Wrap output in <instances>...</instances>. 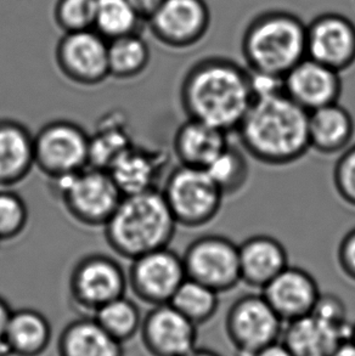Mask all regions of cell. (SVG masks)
<instances>
[{"mask_svg":"<svg viewBox=\"0 0 355 356\" xmlns=\"http://www.w3.org/2000/svg\"><path fill=\"white\" fill-rule=\"evenodd\" d=\"M280 341L294 356H331L348 339L309 315L285 323Z\"/></svg>","mask_w":355,"mask_h":356,"instance_id":"cell-25","label":"cell"},{"mask_svg":"<svg viewBox=\"0 0 355 356\" xmlns=\"http://www.w3.org/2000/svg\"><path fill=\"white\" fill-rule=\"evenodd\" d=\"M34 168L33 135L19 120H0V188L24 181Z\"/></svg>","mask_w":355,"mask_h":356,"instance_id":"cell-21","label":"cell"},{"mask_svg":"<svg viewBox=\"0 0 355 356\" xmlns=\"http://www.w3.org/2000/svg\"><path fill=\"white\" fill-rule=\"evenodd\" d=\"M248 157L240 145L230 143L206 169L226 197L241 193L248 183L251 174Z\"/></svg>","mask_w":355,"mask_h":356,"instance_id":"cell-30","label":"cell"},{"mask_svg":"<svg viewBox=\"0 0 355 356\" xmlns=\"http://www.w3.org/2000/svg\"><path fill=\"white\" fill-rule=\"evenodd\" d=\"M150 60L149 44L140 33L128 34L109 40L110 77L123 81L138 77L145 72Z\"/></svg>","mask_w":355,"mask_h":356,"instance_id":"cell-27","label":"cell"},{"mask_svg":"<svg viewBox=\"0 0 355 356\" xmlns=\"http://www.w3.org/2000/svg\"><path fill=\"white\" fill-rule=\"evenodd\" d=\"M241 284L262 291L288 263L285 245L273 236L255 235L239 245Z\"/></svg>","mask_w":355,"mask_h":356,"instance_id":"cell-19","label":"cell"},{"mask_svg":"<svg viewBox=\"0 0 355 356\" xmlns=\"http://www.w3.org/2000/svg\"><path fill=\"white\" fill-rule=\"evenodd\" d=\"M253 356H294L281 341L273 343Z\"/></svg>","mask_w":355,"mask_h":356,"instance_id":"cell-40","label":"cell"},{"mask_svg":"<svg viewBox=\"0 0 355 356\" xmlns=\"http://www.w3.org/2000/svg\"><path fill=\"white\" fill-rule=\"evenodd\" d=\"M337 263L342 274L355 284V227L342 237L337 247Z\"/></svg>","mask_w":355,"mask_h":356,"instance_id":"cell-37","label":"cell"},{"mask_svg":"<svg viewBox=\"0 0 355 356\" xmlns=\"http://www.w3.org/2000/svg\"><path fill=\"white\" fill-rule=\"evenodd\" d=\"M309 113L283 94L255 99L236 129L250 157L270 167L296 163L310 151Z\"/></svg>","mask_w":355,"mask_h":356,"instance_id":"cell-2","label":"cell"},{"mask_svg":"<svg viewBox=\"0 0 355 356\" xmlns=\"http://www.w3.org/2000/svg\"><path fill=\"white\" fill-rule=\"evenodd\" d=\"M332 181L342 201L355 208V144L338 156L333 167Z\"/></svg>","mask_w":355,"mask_h":356,"instance_id":"cell-34","label":"cell"},{"mask_svg":"<svg viewBox=\"0 0 355 356\" xmlns=\"http://www.w3.org/2000/svg\"><path fill=\"white\" fill-rule=\"evenodd\" d=\"M27 203L10 188H0V243L19 238L29 227Z\"/></svg>","mask_w":355,"mask_h":356,"instance_id":"cell-32","label":"cell"},{"mask_svg":"<svg viewBox=\"0 0 355 356\" xmlns=\"http://www.w3.org/2000/svg\"><path fill=\"white\" fill-rule=\"evenodd\" d=\"M127 289L128 275L120 261L101 253L78 260L68 281L70 300L82 316H94L104 305L125 296Z\"/></svg>","mask_w":355,"mask_h":356,"instance_id":"cell-7","label":"cell"},{"mask_svg":"<svg viewBox=\"0 0 355 356\" xmlns=\"http://www.w3.org/2000/svg\"><path fill=\"white\" fill-rule=\"evenodd\" d=\"M260 293L285 323L312 315L322 296L314 276L293 265H288Z\"/></svg>","mask_w":355,"mask_h":356,"instance_id":"cell-17","label":"cell"},{"mask_svg":"<svg viewBox=\"0 0 355 356\" xmlns=\"http://www.w3.org/2000/svg\"><path fill=\"white\" fill-rule=\"evenodd\" d=\"M166 163L164 152L133 144L113 161L107 172L122 196H129L159 188Z\"/></svg>","mask_w":355,"mask_h":356,"instance_id":"cell-18","label":"cell"},{"mask_svg":"<svg viewBox=\"0 0 355 356\" xmlns=\"http://www.w3.org/2000/svg\"><path fill=\"white\" fill-rule=\"evenodd\" d=\"M127 275L128 287L150 308L171 303L178 289L187 280L182 255L169 247L132 260Z\"/></svg>","mask_w":355,"mask_h":356,"instance_id":"cell-11","label":"cell"},{"mask_svg":"<svg viewBox=\"0 0 355 356\" xmlns=\"http://www.w3.org/2000/svg\"><path fill=\"white\" fill-rule=\"evenodd\" d=\"M312 315L349 341L352 323L348 321L346 304L340 297L335 294L322 293Z\"/></svg>","mask_w":355,"mask_h":356,"instance_id":"cell-35","label":"cell"},{"mask_svg":"<svg viewBox=\"0 0 355 356\" xmlns=\"http://www.w3.org/2000/svg\"><path fill=\"white\" fill-rule=\"evenodd\" d=\"M182 356H223L221 353L216 352V350H213V349H210V348H200L196 347L194 348L192 350L187 353L185 355Z\"/></svg>","mask_w":355,"mask_h":356,"instance_id":"cell-42","label":"cell"},{"mask_svg":"<svg viewBox=\"0 0 355 356\" xmlns=\"http://www.w3.org/2000/svg\"><path fill=\"white\" fill-rule=\"evenodd\" d=\"M55 60L60 72L81 87H96L110 77L109 40L94 29L63 33Z\"/></svg>","mask_w":355,"mask_h":356,"instance_id":"cell-12","label":"cell"},{"mask_svg":"<svg viewBox=\"0 0 355 356\" xmlns=\"http://www.w3.org/2000/svg\"><path fill=\"white\" fill-rule=\"evenodd\" d=\"M349 341L355 346V323H352L351 337H349Z\"/></svg>","mask_w":355,"mask_h":356,"instance_id":"cell-43","label":"cell"},{"mask_svg":"<svg viewBox=\"0 0 355 356\" xmlns=\"http://www.w3.org/2000/svg\"><path fill=\"white\" fill-rule=\"evenodd\" d=\"M143 24L129 0H95L93 29L107 40L139 33Z\"/></svg>","mask_w":355,"mask_h":356,"instance_id":"cell-28","label":"cell"},{"mask_svg":"<svg viewBox=\"0 0 355 356\" xmlns=\"http://www.w3.org/2000/svg\"><path fill=\"white\" fill-rule=\"evenodd\" d=\"M309 146L322 156H340L354 139L355 123L351 112L340 102L309 113Z\"/></svg>","mask_w":355,"mask_h":356,"instance_id":"cell-22","label":"cell"},{"mask_svg":"<svg viewBox=\"0 0 355 356\" xmlns=\"http://www.w3.org/2000/svg\"><path fill=\"white\" fill-rule=\"evenodd\" d=\"M307 58L337 72L355 65V24L347 16L326 13L307 24Z\"/></svg>","mask_w":355,"mask_h":356,"instance_id":"cell-14","label":"cell"},{"mask_svg":"<svg viewBox=\"0 0 355 356\" xmlns=\"http://www.w3.org/2000/svg\"><path fill=\"white\" fill-rule=\"evenodd\" d=\"M219 296L206 284L187 277L169 304L198 327L216 316L219 309Z\"/></svg>","mask_w":355,"mask_h":356,"instance_id":"cell-29","label":"cell"},{"mask_svg":"<svg viewBox=\"0 0 355 356\" xmlns=\"http://www.w3.org/2000/svg\"><path fill=\"white\" fill-rule=\"evenodd\" d=\"M331 356H355V346L351 341L342 343Z\"/></svg>","mask_w":355,"mask_h":356,"instance_id":"cell-41","label":"cell"},{"mask_svg":"<svg viewBox=\"0 0 355 356\" xmlns=\"http://www.w3.org/2000/svg\"><path fill=\"white\" fill-rule=\"evenodd\" d=\"M250 72L251 90L253 99L274 97L283 94V77L268 73Z\"/></svg>","mask_w":355,"mask_h":356,"instance_id":"cell-36","label":"cell"},{"mask_svg":"<svg viewBox=\"0 0 355 356\" xmlns=\"http://www.w3.org/2000/svg\"><path fill=\"white\" fill-rule=\"evenodd\" d=\"M307 24L297 15L270 10L246 27L241 50L247 70L285 77L307 58Z\"/></svg>","mask_w":355,"mask_h":356,"instance_id":"cell-4","label":"cell"},{"mask_svg":"<svg viewBox=\"0 0 355 356\" xmlns=\"http://www.w3.org/2000/svg\"><path fill=\"white\" fill-rule=\"evenodd\" d=\"M143 318L139 307L125 296L106 304L94 314L101 327L122 346L139 336Z\"/></svg>","mask_w":355,"mask_h":356,"instance_id":"cell-31","label":"cell"},{"mask_svg":"<svg viewBox=\"0 0 355 356\" xmlns=\"http://www.w3.org/2000/svg\"><path fill=\"white\" fill-rule=\"evenodd\" d=\"M33 139L34 167L48 179L76 173L89 165V134L72 120H52Z\"/></svg>","mask_w":355,"mask_h":356,"instance_id":"cell-9","label":"cell"},{"mask_svg":"<svg viewBox=\"0 0 355 356\" xmlns=\"http://www.w3.org/2000/svg\"><path fill=\"white\" fill-rule=\"evenodd\" d=\"M228 135L216 127L187 118L174 133V156L182 165L207 169L230 144Z\"/></svg>","mask_w":355,"mask_h":356,"instance_id":"cell-20","label":"cell"},{"mask_svg":"<svg viewBox=\"0 0 355 356\" xmlns=\"http://www.w3.org/2000/svg\"><path fill=\"white\" fill-rule=\"evenodd\" d=\"M11 313L13 309L10 308L9 303L0 296V356H10L5 346L4 338Z\"/></svg>","mask_w":355,"mask_h":356,"instance_id":"cell-38","label":"cell"},{"mask_svg":"<svg viewBox=\"0 0 355 356\" xmlns=\"http://www.w3.org/2000/svg\"><path fill=\"white\" fill-rule=\"evenodd\" d=\"M283 323L265 296L248 293L236 299L226 312L224 331L236 356H253L283 336Z\"/></svg>","mask_w":355,"mask_h":356,"instance_id":"cell-8","label":"cell"},{"mask_svg":"<svg viewBox=\"0 0 355 356\" xmlns=\"http://www.w3.org/2000/svg\"><path fill=\"white\" fill-rule=\"evenodd\" d=\"M187 279L206 284L219 294L241 284L239 245L223 235H202L182 255Z\"/></svg>","mask_w":355,"mask_h":356,"instance_id":"cell-10","label":"cell"},{"mask_svg":"<svg viewBox=\"0 0 355 356\" xmlns=\"http://www.w3.org/2000/svg\"><path fill=\"white\" fill-rule=\"evenodd\" d=\"M133 144L123 117L116 113L106 116L95 133L89 135V165L107 170L113 161Z\"/></svg>","mask_w":355,"mask_h":356,"instance_id":"cell-26","label":"cell"},{"mask_svg":"<svg viewBox=\"0 0 355 356\" xmlns=\"http://www.w3.org/2000/svg\"><path fill=\"white\" fill-rule=\"evenodd\" d=\"M342 90L341 73L309 58L283 77L285 95L308 113L340 102Z\"/></svg>","mask_w":355,"mask_h":356,"instance_id":"cell-16","label":"cell"},{"mask_svg":"<svg viewBox=\"0 0 355 356\" xmlns=\"http://www.w3.org/2000/svg\"><path fill=\"white\" fill-rule=\"evenodd\" d=\"M146 24L156 40L172 49L191 48L211 26L206 0H164Z\"/></svg>","mask_w":355,"mask_h":356,"instance_id":"cell-13","label":"cell"},{"mask_svg":"<svg viewBox=\"0 0 355 356\" xmlns=\"http://www.w3.org/2000/svg\"><path fill=\"white\" fill-rule=\"evenodd\" d=\"M56 348L58 356H123V346L111 337L94 316H81L66 325Z\"/></svg>","mask_w":355,"mask_h":356,"instance_id":"cell-24","label":"cell"},{"mask_svg":"<svg viewBox=\"0 0 355 356\" xmlns=\"http://www.w3.org/2000/svg\"><path fill=\"white\" fill-rule=\"evenodd\" d=\"M129 1L130 4L134 6L136 13L140 15V17L146 22L150 16L159 9L164 0H129Z\"/></svg>","mask_w":355,"mask_h":356,"instance_id":"cell-39","label":"cell"},{"mask_svg":"<svg viewBox=\"0 0 355 356\" xmlns=\"http://www.w3.org/2000/svg\"><path fill=\"white\" fill-rule=\"evenodd\" d=\"M95 0H58L54 8V19L63 33L82 32L94 29Z\"/></svg>","mask_w":355,"mask_h":356,"instance_id":"cell-33","label":"cell"},{"mask_svg":"<svg viewBox=\"0 0 355 356\" xmlns=\"http://www.w3.org/2000/svg\"><path fill=\"white\" fill-rule=\"evenodd\" d=\"M178 222L161 190L123 196L104 227L106 243L125 259L169 247Z\"/></svg>","mask_w":355,"mask_h":356,"instance_id":"cell-3","label":"cell"},{"mask_svg":"<svg viewBox=\"0 0 355 356\" xmlns=\"http://www.w3.org/2000/svg\"><path fill=\"white\" fill-rule=\"evenodd\" d=\"M161 193L178 225L187 229L213 222L226 198L206 169L182 164L168 174Z\"/></svg>","mask_w":355,"mask_h":356,"instance_id":"cell-6","label":"cell"},{"mask_svg":"<svg viewBox=\"0 0 355 356\" xmlns=\"http://www.w3.org/2000/svg\"><path fill=\"white\" fill-rule=\"evenodd\" d=\"M4 342L10 356H43L53 342V328L38 310L17 309L10 316Z\"/></svg>","mask_w":355,"mask_h":356,"instance_id":"cell-23","label":"cell"},{"mask_svg":"<svg viewBox=\"0 0 355 356\" xmlns=\"http://www.w3.org/2000/svg\"><path fill=\"white\" fill-rule=\"evenodd\" d=\"M49 183L54 197L83 227H105L123 197L110 173L91 165L76 173L49 179Z\"/></svg>","mask_w":355,"mask_h":356,"instance_id":"cell-5","label":"cell"},{"mask_svg":"<svg viewBox=\"0 0 355 356\" xmlns=\"http://www.w3.org/2000/svg\"><path fill=\"white\" fill-rule=\"evenodd\" d=\"M140 339L150 356H182L197 347V326L171 304L150 309L143 318Z\"/></svg>","mask_w":355,"mask_h":356,"instance_id":"cell-15","label":"cell"},{"mask_svg":"<svg viewBox=\"0 0 355 356\" xmlns=\"http://www.w3.org/2000/svg\"><path fill=\"white\" fill-rule=\"evenodd\" d=\"M187 118L235 133L252 102L250 72L230 58L210 56L187 70L180 86Z\"/></svg>","mask_w":355,"mask_h":356,"instance_id":"cell-1","label":"cell"}]
</instances>
